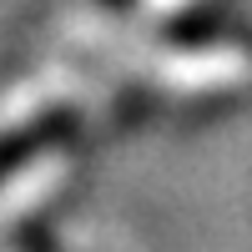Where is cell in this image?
<instances>
[{
    "label": "cell",
    "instance_id": "2",
    "mask_svg": "<svg viewBox=\"0 0 252 252\" xmlns=\"http://www.w3.org/2000/svg\"><path fill=\"white\" fill-rule=\"evenodd\" d=\"M35 252H51V247H35Z\"/></svg>",
    "mask_w": 252,
    "mask_h": 252
},
{
    "label": "cell",
    "instance_id": "1",
    "mask_svg": "<svg viewBox=\"0 0 252 252\" xmlns=\"http://www.w3.org/2000/svg\"><path fill=\"white\" fill-rule=\"evenodd\" d=\"M66 136V116H35L31 126H20V131L0 136V177H10L26 157H35L40 146H56Z\"/></svg>",
    "mask_w": 252,
    "mask_h": 252
}]
</instances>
